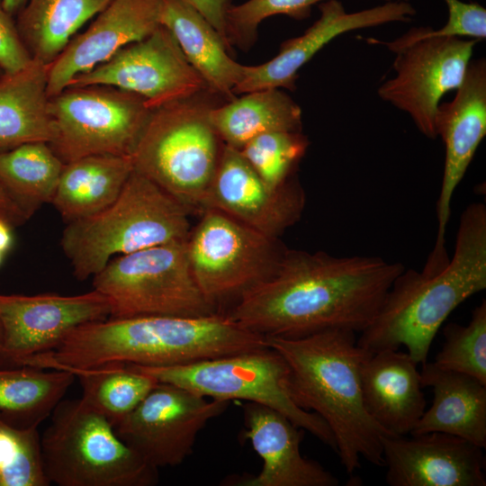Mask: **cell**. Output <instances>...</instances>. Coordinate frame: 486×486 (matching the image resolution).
I'll return each mask as SVG.
<instances>
[{"mask_svg": "<svg viewBox=\"0 0 486 486\" xmlns=\"http://www.w3.org/2000/svg\"><path fill=\"white\" fill-rule=\"evenodd\" d=\"M404 269L380 256L286 248L274 271L244 292L227 315L264 337L296 338L329 329L361 333Z\"/></svg>", "mask_w": 486, "mask_h": 486, "instance_id": "6da1fadb", "label": "cell"}, {"mask_svg": "<svg viewBox=\"0 0 486 486\" xmlns=\"http://www.w3.org/2000/svg\"><path fill=\"white\" fill-rule=\"evenodd\" d=\"M265 346L266 337L220 312L108 318L73 329L56 348L21 364L68 372L113 364L167 366Z\"/></svg>", "mask_w": 486, "mask_h": 486, "instance_id": "7a4b0ae2", "label": "cell"}, {"mask_svg": "<svg viewBox=\"0 0 486 486\" xmlns=\"http://www.w3.org/2000/svg\"><path fill=\"white\" fill-rule=\"evenodd\" d=\"M356 334L329 329L296 338L266 337L287 364L291 398L326 422L349 475L361 468V459L384 466L382 440L389 435L364 405L360 369L369 353L357 345Z\"/></svg>", "mask_w": 486, "mask_h": 486, "instance_id": "3957f363", "label": "cell"}, {"mask_svg": "<svg viewBox=\"0 0 486 486\" xmlns=\"http://www.w3.org/2000/svg\"><path fill=\"white\" fill-rule=\"evenodd\" d=\"M485 288L486 206L472 202L461 214L454 252L446 266L435 272L405 268L356 343L369 354L404 346L423 364L451 312Z\"/></svg>", "mask_w": 486, "mask_h": 486, "instance_id": "277c9868", "label": "cell"}, {"mask_svg": "<svg viewBox=\"0 0 486 486\" xmlns=\"http://www.w3.org/2000/svg\"><path fill=\"white\" fill-rule=\"evenodd\" d=\"M192 212L133 169L116 200L104 210L67 223L60 245L79 281L94 277L113 258L185 241Z\"/></svg>", "mask_w": 486, "mask_h": 486, "instance_id": "5b68a950", "label": "cell"}, {"mask_svg": "<svg viewBox=\"0 0 486 486\" xmlns=\"http://www.w3.org/2000/svg\"><path fill=\"white\" fill-rule=\"evenodd\" d=\"M218 97L208 91L152 111L130 156L135 171L201 213L223 142L209 113Z\"/></svg>", "mask_w": 486, "mask_h": 486, "instance_id": "8992f818", "label": "cell"}, {"mask_svg": "<svg viewBox=\"0 0 486 486\" xmlns=\"http://www.w3.org/2000/svg\"><path fill=\"white\" fill-rule=\"evenodd\" d=\"M40 436L46 476L58 486H151L157 468L81 398L62 400Z\"/></svg>", "mask_w": 486, "mask_h": 486, "instance_id": "52a82bcc", "label": "cell"}, {"mask_svg": "<svg viewBox=\"0 0 486 486\" xmlns=\"http://www.w3.org/2000/svg\"><path fill=\"white\" fill-rule=\"evenodd\" d=\"M133 366L158 382L183 387L207 399L244 400L267 406L336 453L335 439L326 422L318 414L300 408L291 398L287 364L268 346L183 364Z\"/></svg>", "mask_w": 486, "mask_h": 486, "instance_id": "ba28073f", "label": "cell"}, {"mask_svg": "<svg viewBox=\"0 0 486 486\" xmlns=\"http://www.w3.org/2000/svg\"><path fill=\"white\" fill-rule=\"evenodd\" d=\"M93 289L108 299L110 318L219 312L194 279L186 240L113 257L93 277Z\"/></svg>", "mask_w": 486, "mask_h": 486, "instance_id": "9c48e42d", "label": "cell"}, {"mask_svg": "<svg viewBox=\"0 0 486 486\" xmlns=\"http://www.w3.org/2000/svg\"><path fill=\"white\" fill-rule=\"evenodd\" d=\"M48 143L68 164L92 155H130L151 110L140 95L107 85L68 86L50 97Z\"/></svg>", "mask_w": 486, "mask_h": 486, "instance_id": "30bf717a", "label": "cell"}, {"mask_svg": "<svg viewBox=\"0 0 486 486\" xmlns=\"http://www.w3.org/2000/svg\"><path fill=\"white\" fill-rule=\"evenodd\" d=\"M200 215L186 239L187 255L199 288L217 309L267 278L286 248L220 211Z\"/></svg>", "mask_w": 486, "mask_h": 486, "instance_id": "8fae6325", "label": "cell"}, {"mask_svg": "<svg viewBox=\"0 0 486 486\" xmlns=\"http://www.w3.org/2000/svg\"><path fill=\"white\" fill-rule=\"evenodd\" d=\"M228 403L158 382L112 427L118 436L154 468L176 466L193 453L199 432L224 412Z\"/></svg>", "mask_w": 486, "mask_h": 486, "instance_id": "7c38bea8", "label": "cell"}, {"mask_svg": "<svg viewBox=\"0 0 486 486\" xmlns=\"http://www.w3.org/2000/svg\"><path fill=\"white\" fill-rule=\"evenodd\" d=\"M112 86L141 96L151 110L208 91L173 34L159 25L148 37L119 50L68 86ZM67 86V87H68Z\"/></svg>", "mask_w": 486, "mask_h": 486, "instance_id": "4fadbf2b", "label": "cell"}, {"mask_svg": "<svg viewBox=\"0 0 486 486\" xmlns=\"http://www.w3.org/2000/svg\"><path fill=\"white\" fill-rule=\"evenodd\" d=\"M478 41L434 37L396 52L395 76L379 86L380 98L407 112L424 136L435 140L440 99L461 85Z\"/></svg>", "mask_w": 486, "mask_h": 486, "instance_id": "5bb4252c", "label": "cell"}, {"mask_svg": "<svg viewBox=\"0 0 486 486\" xmlns=\"http://www.w3.org/2000/svg\"><path fill=\"white\" fill-rule=\"evenodd\" d=\"M108 299L93 289L76 295L0 294V366H16L56 348L75 328L110 318Z\"/></svg>", "mask_w": 486, "mask_h": 486, "instance_id": "9a60e30c", "label": "cell"}, {"mask_svg": "<svg viewBox=\"0 0 486 486\" xmlns=\"http://www.w3.org/2000/svg\"><path fill=\"white\" fill-rule=\"evenodd\" d=\"M437 136L445 145V163L436 201L437 232L428 261L442 265L449 259L446 233L454 192L486 135V61L471 60L454 98L439 104L435 117Z\"/></svg>", "mask_w": 486, "mask_h": 486, "instance_id": "2e32d148", "label": "cell"}, {"mask_svg": "<svg viewBox=\"0 0 486 486\" xmlns=\"http://www.w3.org/2000/svg\"><path fill=\"white\" fill-rule=\"evenodd\" d=\"M304 205V192L293 177L284 185L273 188L239 150L224 145L203 211H220L266 236L278 238L301 219Z\"/></svg>", "mask_w": 486, "mask_h": 486, "instance_id": "e0dca14e", "label": "cell"}, {"mask_svg": "<svg viewBox=\"0 0 486 486\" xmlns=\"http://www.w3.org/2000/svg\"><path fill=\"white\" fill-rule=\"evenodd\" d=\"M320 15L301 36L284 40L277 55L257 66H244L234 94L268 88L296 89L298 71L336 37L358 29L410 22L417 13L409 0H393L348 13L338 0L318 4Z\"/></svg>", "mask_w": 486, "mask_h": 486, "instance_id": "ac0fdd59", "label": "cell"}, {"mask_svg": "<svg viewBox=\"0 0 486 486\" xmlns=\"http://www.w3.org/2000/svg\"><path fill=\"white\" fill-rule=\"evenodd\" d=\"M382 444L390 486L486 485L483 448L459 436L384 435Z\"/></svg>", "mask_w": 486, "mask_h": 486, "instance_id": "d6986e66", "label": "cell"}, {"mask_svg": "<svg viewBox=\"0 0 486 486\" xmlns=\"http://www.w3.org/2000/svg\"><path fill=\"white\" fill-rule=\"evenodd\" d=\"M164 0H112L89 27L75 35L47 67L49 98L63 91L79 74L158 29Z\"/></svg>", "mask_w": 486, "mask_h": 486, "instance_id": "ffe728a7", "label": "cell"}, {"mask_svg": "<svg viewBox=\"0 0 486 486\" xmlns=\"http://www.w3.org/2000/svg\"><path fill=\"white\" fill-rule=\"evenodd\" d=\"M244 437L263 466L257 475L239 480V486H338L339 481L318 462L301 454L304 430L267 406L243 405Z\"/></svg>", "mask_w": 486, "mask_h": 486, "instance_id": "44dd1931", "label": "cell"}, {"mask_svg": "<svg viewBox=\"0 0 486 486\" xmlns=\"http://www.w3.org/2000/svg\"><path fill=\"white\" fill-rule=\"evenodd\" d=\"M360 382L370 417L389 435H410L426 408L418 363L398 349L368 354Z\"/></svg>", "mask_w": 486, "mask_h": 486, "instance_id": "7402d4cb", "label": "cell"}, {"mask_svg": "<svg viewBox=\"0 0 486 486\" xmlns=\"http://www.w3.org/2000/svg\"><path fill=\"white\" fill-rule=\"evenodd\" d=\"M420 376L422 386L432 389L433 400L410 435L442 432L485 448L486 385L434 362L422 364Z\"/></svg>", "mask_w": 486, "mask_h": 486, "instance_id": "603a6c76", "label": "cell"}, {"mask_svg": "<svg viewBox=\"0 0 486 486\" xmlns=\"http://www.w3.org/2000/svg\"><path fill=\"white\" fill-rule=\"evenodd\" d=\"M160 23L173 34L187 61L205 81L208 92L228 101L233 99L244 65L230 57V49L211 23L180 0H164Z\"/></svg>", "mask_w": 486, "mask_h": 486, "instance_id": "cb8c5ba5", "label": "cell"}, {"mask_svg": "<svg viewBox=\"0 0 486 486\" xmlns=\"http://www.w3.org/2000/svg\"><path fill=\"white\" fill-rule=\"evenodd\" d=\"M47 67L32 59L25 68L0 76V152L51 141Z\"/></svg>", "mask_w": 486, "mask_h": 486, "instance_id": "d4e9b609", "label": "cell"}, {"mask_svg": "<svg viewBox=\"0 0 486 486\" xmlns=\"http://www.w3.org/2000/svg\"><path fill=\"white\" fill-rule=\"evenodd\" d=\"M130 155H92L64 165L50 203L66 223L113 202L133 171Z\"/></svg>", "mask_w": 486, "mask_h": 486, "instance_id": "484cf974", "label": "cell"}, {"mask_svg": "<svg viewBox=\"0 0 486 486\" xmlns=\"http://www.w3.org/2000/svg\"><path fill=\"white\" fill-rule=\"evenodd\" d=\"M210 121L224 145L239 150L249 140L270 131H302L300 106L280 88L242 94L214 105Z\"/></svg>", "mask_w": 486, "mask_h": 486, "instance_id": "4316f807", "label": "cell"}, {"mask_svg": "<svg viewBox=\"0 0 486 486\" xmlns=\"http://www.w3.org/2000/svg\"><path fill=\"white\" fill-rule=\"evenodd\" d=\"M112 0H28L16 15L20 36L32 59L46 66L76 32Z\"/></svg>", "mask_w": 486, "mask_h": 486, "instance_id": "83f0119b", "label": "cell"}, {"mask_svg": "<svg viewBox=\"0 0 486 486\" xmlns=\"http://www.w3.org/2000/svg\"><path fill=\"white\" fill-rule=\"evenodd\" d=\"M75 378L64 370L0 366V419L17 428H37L63 400Z\"/></svg>", "mask_w": 486, "mask_h": 486, "instance_id": "f1b7e54d", "label": "cell"}, {"mask_svg": "<svg viewBox=\"0 0 486 486\" xmlns=\"http://www.w3.org/2000/svg\"><path fill=\"white\" fill-rule=\"evenodd\" d=\"M64 165L46 142L0 152V184L27 220L51 202Z\"/></svg>", "mask_w": 486, "mask_h": 486, "instance_id": "f546056e", "label": "cell"}, {"mask_svg": "<svg viewBox=\"0 0 486 486\" xmlns=\"http://www.w3.org/2000/svg\"><path fill=\"white\" fill-rule=\"evenodd\" d=\"M69 373L79 381L81 399L112 426L130 413L158 382L131 364H113Z\"/></svg>", "mask_w": 486, "mask_h": 486, "instance_id": "4dcf8cb0", "label": "cell"}, {"mask_svg": "<svg viewBox=\"0 0 486 486\" xmlns=\"http://www.w3.org/2000/svg\"><path fill=\"white\" fill-rule=\"evenodd\" d=\"M309 140L302 131H270L249 140L239 152L271 187L279 188L293 177Z\"/></svg>", "mask_w": 486, "mask_h": 486, "instance_id": "1f68e13d", "label": "cell"}, {"mask_svg": "<svg viewBox=\"0 0 486 486\" xmlns=\"http://www.w3.org/2000/svg\"><path fill=\"white\" fill-rule=\"evenodd\" d=\"M435 364L446 370L470 375L486 385V302L473 309L467 325L449 323Z\"/></svg>", "mask_w": 486, "mask_h": 486, "instance_id": "d6a6232c", "label": "cell"}, {"mask_svg": "<svg viewBox=\"0 0 486 486\" xmlns=\"http://www.w3.org/2000/svg\"><path fill=\"white\" fill-rule=\"evenodd\" d=\"M37 428H17L0 419V486L50 485Z\"/></svg>", "mask_w": 486, "mask_h": 486, "instance_id": "836d02e7", "label": "cell"}, {"mask_svg": "<svg viewBox=\"0 0 486 486\" xmlns=\"http://www.w3.org/2000/svg\"><path fill=\"white\" fill-rule=\"evenodd\" d=\"M324 1L327 0H248L238 5L232 4L226 16L228 43L230 47L248 49L256 41L257 28L263 20L277 14L304 20L310 16L313 5Z\"/></svg>", "mask_w": 486, "mask_h": 486, "instance_id": "e575fe53", "label": "cell"}, {"mask_svg": "<svg viewBox=\"0 0 486 486\" xmlns=\"http://www.w3.org/2000/svg\"><path fill=\"white\" fill-rule=\"evenodd\" d=\"M14 17L0 0V68L4 73L16 72L32 61Z\"/></svg>", "mask_w": 486, "mask_h": 486, "instance_id": "d590c367", "label": "cell"}, {"mask_svg": "<svg viewBox=\"0 0 486 486\" xmlns=\"http://www.w3.org/2000/svg\"><path fill=\"white\" fill-rule=\"evenodd\" d=\"M448 11L445 26L458 34H470L478 31L485 22L486 9L478 3L460 0H444Z\"/></svg>", "mask_w": 486, "mask_h": 486, "instance_id": "8d00e7d4", "label": "cell"}, {"mask_svg": "<svg viewBox=\"0 0 486 486\" xmlns=\"http://www.w3.org/2000/svg\"><path fill=\"white\" fill-rule=\"evenodd\" d=\"M202 14L207 22L221 35L228 47L226 37V16L232 5V0H180Z\"/></svg>", "mask_w": 486, "mask_h": 486, "instance_id": "74e56055", "label": "cell"}, {"mask_svg": "<svg viewBox=\"0 0 486 486\" xmlns=\"http://www.w3.org/2000/svg\"><path fill=\"white\" fill-rule=\"evenodd\" d=\"M0 219L16 227L27 221L0 184Z\"/></svg>", "mask_w": 486, "mask_h": 486, "instance_id": "f35d334b", "label": "cell"}, {"mask_svg": "<svg viewBox=\"0 0 486 486\" xmlns=\"http://www.w3.org/2000/svg\"><path fill=\"white\" fill-rule=\"evenodd\" d=\"M12 228L8 222L0 219V252L4 254L13 244Z\"/></svg>", "mask_w": 486, "mask_h": 486, "instance_id": "ab89813d", "label": "cell"}, {"mask_svg": "<svg viewBox=\"0 0 486 486\" xmlns=\"http://www.w3.org/2000/svg\"><path fill=\"white\" fill-rule=\"evenodd\" d=\"M3 4L6 11L13 16H16L17 14L23 8L28 0H2Z\"/></svg>", "mask_w": 486, "mask_h": 486, "instance_id": "60d3db41", "label": "cell"}, {"mask_svg": "<svg viewBox=\"0 0 486 486\" xmlns=\"http://www.w3.org/2000/svg\"><path fill=\"white\" fill-rule=\"evenodd\" d=\"M2 345H3V329H2V325H1V322H0V352H1V349H2Z\"/></svg>", "mask_w": 486, "mask_h": 486, "instance_id": "b9f144b4", "label": "cell"}, {"mask_svg": "<svg viewBox=\"0 0 486 486\" xmlns=\"http://www.w3.org/2000/svg\"><path fill=\"white\" fill-rule=\"evenodd\" d=\"M3 256H4V254L0 252V264H1V261H2V258H3Z\"/></svg>", "mask_w": 486, "mask_h": 486, "instance_id": "7bdbcfd3", "label": "cell"}, {"mask_svg": "<svg viewBox=\"0 0 486 486\" xmlns=\"http://www.w3.org/2000/svg\"><path fill=\"white\" fill-rule=\"evenodd\" d=\"M4 74L3 69L0 68V76Z\"/></svg>", "mask_w": 486, "mask_h": 486, "instance_id": "ee69618b", "label": "cell"}]
</instances>
